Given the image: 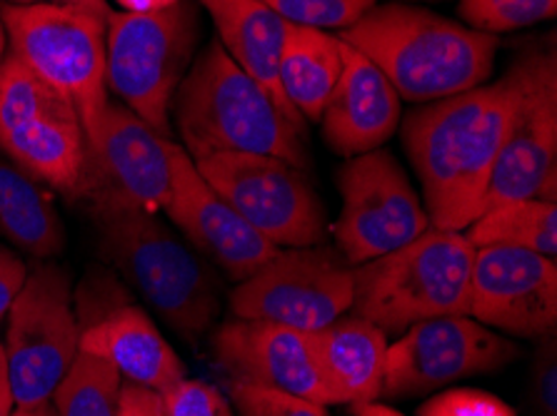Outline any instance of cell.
I'll return each mask as SVG.
<instances>
[{
	"label": "cell",
	"instance_id": "1",
	"mask_svg": "<svg viewBox=\"0 0 557 416\" xmlns=\"http://www.w3.org/2000/svg\"><path fill=\"white\" fill-rule=\"evenodd\" d=\"M525 80L528 53H522L495 83L423 103L400 117L403 146L435 229L462 232L478 217Z\"/></svg>",
	"mask_w": 557,
	"mask_h": 416
},
{
	"label": "cell",
	"instance_id": "2",
	"mask_svg": "<svg viewBox=\"0 0 557 416\" xmlns=\"http://www.w3.org/2000/svg\"><path fill=\"white\" fill-rule=\"evenodd\" d=\"M337 38L360 50L410 103H433L487 83L500 48L491 33L405 3L373 5Z\"/></svg>",
	"mask_w": 557,
	"mask_h": 416
},
{
	"label": "cell",
	"instance_id": "3",
	"mask_svg": "<svg viewBox=\"0 0 557 416\" xmlns=\"http://www.w3.org/2000/svg\"><path fill=\"white\" fill-rule=\"evenodd\" d=\"M171 110L183 150L193 160L215 152H250L281 157L300 169L308 163L302 127L283 115L218 38L188 67Z\"/></svg>",
	"mask_w": 557,
	"mask_h": 416
},
{
	"label": "cell",
	"instance_id": "4",
	"mask_svg": "<svg viewBox=\"0 0 557 416\" xmlns=\"http://www.w3.org/2000/svg\"><path fill=\"white\" fill-rule=\"evenodd\" d=\"M100 254L128 279L171 329L196 342L221 314L218 277L158 215L140 210H90Z\"/></svg>",
	"mask_w": 557,
	"mask_h": 416
},
{
	"label": "cell",
	"instance_id": "5",
	"mask_svg": "<svg viewBox=\"0 0 557 416\" xmlns=\"http://www.w3.org/2000/svg\"><path fill=\"white\" fill-rule=\"evenodd\" d=\"M472 260L466 235L430 227L405 248L352 267L350 312L383 335L437 317H470Z\"/></svg>",
	"mask_w": 557,
	"mask_h": 416
},
{
	"label": "cell",
	"instance_id": "6",
	"mask_svg": "<svg viewBox=\"0 0 557 416\" xmlns=\"http://www.w3.org/2000/svg\"><path fill=\"white\" fill-rule=\"evenodd\" d=\"M198 46L190 0L156 11H111L106 23L108 92L158 135L171 138V105Z\"/></svg>",
	"mask_w": 557,
	"mask_h": 416
},
{
	"label": "cell",
	"instance_id": "7",
	"mask_svg": "<svg viewBox=\"0 0 557 416\" xmlns=\"http://www.w3.org/2000/svg\"><path fill=\"white\" fill-rule=\"evenodd\" d=\"M8 50L78 110L86 140L108 105L106 23L73 5H0Z\"/></svg>",
	"mask_w": 557,
	"mask_h": 416
},
{
	"label": "cell",
	"instance_id": "8",
	"mask_svg": "<svg viewBox=\"0 0 557 416\" xmlns=\"http://www.w3.org/2000/svg\"><path fill=\"white\" fill-rule=\"evenodd\" d=\"M3 350L15 406L50 402L81 352V322L73 310L71 275L40 265L5 314Z\"/></svg>",
	"mask_w": 557,
	"mask_h": 416
},
{
	"label": "cell",
	"instance_id": "9",
	"mask_svg": "<svg viewBox=\"0 0 557 416\" xmlns=\"http://www.w3.org/2000/svg\"><path fill=\"white\" fill-rule=\"evenodd\" d=\"M193 163L202 180L275 248H312L323 242V200L300 167L250 152H215Z\"/></svg>",
	"mask_w": 557,
	"mask_h": 416
},
{
	"label": "cell",
	"instance_id": "10",
	"mask_svg": "<svg viewBox=\"0 0 557 416\" xmlns=\"http://www.w3.org/2000/svg\"><path fill=\"white\" fill-rule=\"evenodd\" d=\"M337 190L343 210L333 232L350 267L400 250L433 227L410 177L383 148L350 157L337 173Z\"/></svg>",
	"mask_w": 557,
	"mask_h": 416
},
{
	"label": "cell",
	"instance_id": "11",
	"mask_svg": "<svg viewBox=\"0 0 557 416\" xmlns=\"http://www.w3.org/2000/svg\"><path fill=\"white\" fill-rule=\"evenodd\" d=\"M352 307V267L337 250H277L231 292L240 319H265L300 332H318Z\"/></svg>",
	"mask_w": 557,
	"mask_h": 416
},
{
	"label": "cell",
	"instance_id": "12",
	"mask_svg": "<svg viewBox=\"0 0 557 416\" xmlns=\"http://www.w3.org/2000/svg\"><path fill=\"white\" fill-rule=\"evenodd\" d=\"M518 356L512 339L466 314L418 322L387 346L380 399L435 394L468 377L495 375Z\"/></svg>",
	"mask_w": 557,
	"mask_h": 416
},
{
	"label": "cell",
	"instance_id": "13",
	"mask_svg": "<svg viewBox=\"0 0 557 416\" xmlns=\"http://www.w3.org/2000/svg\"><path fill=\"white\" fill-rule=\"evenodd\" d=\"M168 140L123 103L108 100L86 140V173L78 200L88 210H140L158 215L171 200Z\"/></svg>",
	"mask_w": 557,
	"mask_h": 416
},
{
	"label": "cell",
	"instance_id": "14",
	"mask_svg": "<svg viewBox=\"0 0 557 416\" xmlns=\"http://www.w3.org/2000/svg\"><path fill=\"white\" fill-rule=\"evenodd\" d=\"M557 202V53L528 50V80L480 212L512 200ZM478 212V215H480Z\"/></svg>",
	"mask_w": 557,
	"mask_h": 416
},
{
	"label": "cell",
	"instance_id": "15",
	"mask_svg": "<svg viewBox=\"0 0 557 416\" xmlns=\"http://www.w3.org/2000/svg\"><path fill=\"white\" fill-rule=\"evenodd\" d=\"M470 317L505 337L543 339L557 329V265L522 248H475Z\"/></svg>",
	"mask_w": 557,
	"mask_h": 416
},
{
	"label": "cell",
	"instance_id": "16",
	"mask_svg": "<svg viewBox=\"0 0 557 416\" xmlns=\"http://www.w3.org/2000/svg\"><path fill=\"white\" fill-rule=\"evenodd\" d=\"M168 163H171V200L165 215L188 237L193 248L225 272V277L243 282L281 250L258 229H252L202 180L193 157L173 140H168Z\"/></svg>",
	"mask_w": 557,
	"mask_h": 416
},
{
	"label": "cell",
	"instance_id": "17",
	"mask_svg": "<svg viewBox=\"0 0 557 416\" xmlns=\"http://www.w3.org/2000/svg\"><path fill=\"white\" fill-rule=\"evenodd\" d=\"M210 350L218 367L235 385L275 389L333 406L308 332L265 319L235 317L215 327Z\"/></svg>",
	"mask_w": 557,
	"mask_h": 416
},
{
	"label": "cell",
	"instance_id": "18",
	"mask_svg": "<svg viewBox=\"0 0 557 416\" xmlns=\"http://www.w3.org/2000/svg\"><path fill=\"white\" fill-rule=\"evenodd\" d=\"M343 71L320 113L323 140L335 155L358 157L383 148L400 127V98L366 55L341 40Z\"/></svg>",
	"mask_w": 557,
	"mask_h": 416
},
{
	"label": "cell",
	"instance_id": "19",
	"mask_svg": "<svg viewBox=\"0 0 557 416\" xmlns=\"http://www.w3.org/2000/svg\"><path fill=\"white\" fill-rule=\"evenodd\" d=\"M106 312L88 314L81 322V352L100 356L121 371L125 381L163 394L175 381L188 377V369L156 322L135 304H113Z\"/></svg>",
	"mask_w": 557,
	"mask_h": 416
},
{
	"label": "cell",
	"instance_id": "20",
	"mask_svg": "<svg viewBox=\"0 0 557 416\" xmlns=\"http://www.w3.org/2000/svg\"><path fill=\"white\" fill-rule=\"evenodd\" d=\"M387 335L358 314H343L308 332L310 350L333 404L377 402L383 387Z\"/></svg>",
	"mask_w": 557,
	"mask_h": 416
},
{
	"label": "cell",
	"instance_id": "21",
	"mask_svg": "<svg viewBox=\"0 0 557 416\" xmlns=\"http://www.w3.org/2000/svg\"><path fill=\"white\" fill-rule=\"evenodd\" d=\"M215 23L225 53L263 88L290 121L306 130V121L290 108L281 85V50L285 23L265 0H200Z\"/></svg>",
	"mask_w": 557,
	"mask_h": 416
},
{
	"label": "cell",
	"instance_id": "22",
	"mask_svg": "<svg viewBox=\"0 0 557 416\" xmlns=\"http://www.w3.org/2000/svg\"><path fill=\"white\" fill-rule=\"evenodd\" d=\"M0 150L33 180L78 200L86 173V135L75 113L15 125L0 133Z\"/></svg>",
	"mask_w": 557,
	"mask_h": 416
},
{
	"label": "cell",
	"instance_id": "23",
	"mask_svg": "<svg viewBox=\"0 0 557 416\" xmlns=\"http://www.w3.org/2000/svg\"><path fill=\"white\" fill-rule=\"evenodd\" d=\"M341 38L325 30L288 23L281 50V85L302 121H320L343 71Z\"/></svg>",
	"mask_w": 557,
	"mask_h": 416
},
{
	"label": "cell",
	"instance_id": "24",
	"mask_svg": "<svg viewBox=\"0 0 557 416\" xmlns=\"http://www.w3.org/2000/svg\"><path fill=\"white\" fill-rule=\"evenodd\" d=\"M0 235L38 260L65 250V225L44 185L0 160Z\"/></svg>",
	"mask_w": 557,
	"mask_h": 416
},
{
	"label": "cell",
	"instance_id": "25",
	"mask_svg": "<svg viewBox=\"0 0 557 416\" xmlns=\"http://www.w3.org/2000/svg\"><path fill=\"white\" fill-rule=\"evenodd\" d=\"M472 248H522L545 257L557 254V202L512 200L480 212L462 229Z\"/></svg>",
	"mask_w": 557,
	"mask_h": 416
},
{
	"label": "cell",
	"instance_id": "26",
	"mask_svg": "<svg viewBox=\"0 0 557 416\" xmlns=\"http://www.w3.org/2000/svg\"><path fill=\"white\" fill-rule=\"evenodd\" d=\"M123 377L113 364L78 352L73 367L55 387L50 404L58 416H117Z\"/></svg>",
	"mask_w": 557,
	"mask_h": 416
},
{
	"label": "cell",
	"instance_id": "27",
	"mask_svg": "<svg viewBox=\"0 0 557 416\" xmlns=\"http://www.w3.org/2000/svg\"><path fill=\"white\" fill-rule=\"evenodd\" d=\"M67 113L78 115V110L63 92L50 88L21 58L8 50L0 61V133L36 121V117Z\"/></svg>",
	"mask_w": 557,
	"mask_h": 416
},
{
	"label": "cell",
	"instance_id": "28",
	"mask_svg": "<svg viewBox=\"0 0 557 416\" xmlns=\"http://www.w3.org/2000/svg\"><path fill=\"white\" fill-rule=\"evenodd\" d=\"M458 13L468 28L500 36L555 18L557 0H460Z\"/></svg>",
	"mask_w": 557,
	"mask_h": 416
},
{
	"label": "cell",
	"instance_id": "29",
	"mask_svg": "<svg viewBox=\"0 0 557 416\" xmlns=\"http://www.w3.org/2000/svg\"><path fill=\"white\" fill-rule=\"evenodd\" d=\"M285 23L315 30H345L358 23L375 0H265Z\"/></svg>",
	"mask_w": 557,
	"mask_h": 416
},
{
	"label": "cell",
	"instance_id": "30",
	"mask_svg": "<svg viewBox=\"0 0 557 416\" xmlns=\"http://www.w3.org/2000/svg\"><path fill=\"white\" fill-rule=\"evenodd\" d=\"M231 404L235 416H331L327 406L310 399L231 381Z\"/></svg>",
	"mask_w": 557,
	"mask_h": 416
},
{
	"label": "cell",
	"instance_id": "31",
	"mask_svg": "<svg viewBox=\"0 0 557 416\" xmlns=\"http://www.w3.org/2000/svg\"><path fill=\"white\" fill-rule=\"evenodd\" d=\"M160 399L168 416H235L231 399L202 379L185 377L175 381Z\"/></svg>",
	"mask_w": 557,
	"mask_h": 416
},
{
	"label": "cell",
	"instance_id": "32",
	"mask_svg": "<svg viewBox=\"0 0 557 416\" xmlns=\"http://www.w3.org/2000/svg\"><path fill=\"white\" fill-rule=\"evenodd\" d=\"M418 416H518L508 402L483 389H447L420 406Z\"/></svg>",
	"mask_w": 557,
	"mask_h": 416
},
{
	"label": "cell",
	"instance_id": "33",
	"mask_svg": "<svg viewBox=\"0 0 557 416\" xmlns=\"http://www.w3.org/2000/svg\"><path fill=\"white\" fill-rule=\"evenodd\" d=\"M530 402L537 416H557V337L537 339L530 367Z\"/></svg>",
	"mask_w": 557,
	"mask_h": 416
},
{
	"label": "cell",
	"instance_id": "34",
	"mask_svg": "<svg viewBox=\"0 0 557 416\" xmlns=\"http://www.w3.org/2000/svg\"><path fill=\"white\" fill-rule=\"evenodd\" d=\"M25 277H28V267H25V262L13 250H8L0 244V325H3L13 300L23 290Z\"/></svg>",
	"mask_w": 557,
	"mask_h": 416
},
{
	"label": "cell",
	"instance_id": "35",
	"mask_svg": "<svg viewBox=\"0 0 557 416\" xmlns=\"http://www.w3.org/2000/svg\"><path fill=\"white\" fill-rule=\"evenodd\" d=\"M117 416H168V412L163 399L153 389L123 379L121 396H117Z\"/></svg>",
	"mask_w": 557,
	"mask_h": 416
},
{
	"label": "cell",
	"instance_id": "36",
	"mask_svg": "<svg viewBox=\"0 0 557 416\" xmlns=\"http://www.w3.org/2000/svg\"><path fill=\"white\" fill-rule=\"evenodd\" d=\"M0 5H73V8H86V11L103 15H111V5L108 0H0Z\"/></svg>",
	"mask_w": 557,
	"mask_h": 416
},
{
	"label": "cell",
	"instance_id": "37",
	"mask_svg": "<svg viewBox=\"0 0 557 416\" xmlns=\"http://www.w3.org/2000/svg\"><path fill=\"white\" fill-rule=\"evenodd\" d=\"M15 409L11 385H8V371H5V356L0 350V416H11Z\"/></svg>",
	"mask_w": 557,
	"mask_h": 416
},
{
	"label": "cell",
	"instance_id": "38",
	"mask_svg": "<svg viewBox=\"0 0 557 416\" xmlns=\"http://www.w3.org/2000/svg\"><path fill=\"white\" fill-rule=\"evenodd\" d=\"M350 414H352V416H405V414H400L398 409H393V406L380 404V402L352 404V406H350Z\"/></svg>",
	"mask_w": 557,
	"mask_h": 416
},
{
	"label": "cell",
	"instance_id": "39",
	"mask_svg": "<svg viewBox=\"0 0 557 416\" xmlns=\"http://www.w3.org/2000/svg\"><path fill=\"white\" fill-rule=\"evenodd\" d=\"M125 11H156V8L171 5L175 0H121Z\"/></svg>",
	"mask_w": 557,
	"mask_h": 416
},
{
	"label": "cell",
	"instance_id": "40",
	"mask_svg": "<svg viewBox=\"0 0 557 416\" xmlns=\"http://www.w3.org/2000/svg\"><path fill=\"white\" fill-rule=\"evenodd\" d=\"M11 416H58V414L53 409V404L44 402L38 406H15Z\"/></svg>",
	"mask_w": 557,
	"mask_h": 416
},
{
	"label": "cell",
	"instance_id": "41",
	"mask_svg": "<svg viewBox=\"0 0 557 416\" xmlns=\"http://www.w3.org/2000/svg\"><path fill=\"white\" fill-rule=\"evenodd\" d=\"M5 53H8V36H5L3 21H0V61H3Z\"/></svg>",
	"mask_w": 557,
	"mask_h": 416
},
{
	"label": "cell",
	"instance_id": "42",
	"mask_svg": "<svg viewBox=\"0 0 557 416\" xmlns=\"http://www.w3.org/2000/svg\"><path fill=\"white\" fill-rule=\"evenodd\" d=\"M393 3H405V0H393Z\"/></svg>",
	"mask_w": 557,
	"mask_h": 416
}]
</instances>
